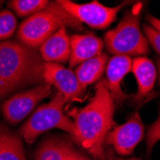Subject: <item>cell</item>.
<instances>
[{
	"label": "cell",
	"mask_w": 160,
	"mask_h": 160,
	"mask_svg": "<svg viewBox=\"0 0 160 160\" xmlns=\"http://www.w3.org/2000/svg\"><path fill=\"white\" fill-rule=\"evenodd\" d=\"M107 155H108V160H141L140 158L137 157H128V158H124L121 156H117L115 155L111 151H108L107 152Z\"/></svg>",
	"instance_id": "22"
},
{
	"label": "cell",
	"mask_w": 160,
	"mask_h": 160,
	"mask_svg": "<svg viewBox=\"0 0 160 160\" xmlns=\"http://www.w3.org/2000/svg\"><path fill=\"white\" fill-rule=\"evenodd\" d=\"M156 64H157V69L159 73V84H160V57H158L156 59Z\"/></svg>",
	"instance_id": "24"
},
{
	"label": "cell",
	"mask_w": 160,
	"mask_h": 160,
	"mask_svg": "<svg viewBox=\"0 0 160 160\" xmlns=\"http://www.w3.org/2000/svg\"><path fill=\"white\" fill-rule=\"evenodd\" d=\"M108 61V55L101 54L79 64L75 70V75L81 85L86 88L87 85L99 81L107 67Z\"/></svg>",
	"instance_id": "15"
},
{
	"label": "cell",
	"mask_w": 160,
	"mask_h": 160,
	"mask_svg": "<svg viewBox=\"0 0 160 160\" xmlns=\"http://www.w3.org/2000/svg\"><path fill=\"white\" fill-rule=\"evenodd\" d=\"M60 4L81 23L94 29L108 28L117 17V13L128 2L115 7H108L98 1L79 4L69 0H59Z\"/></svg>",
	"instance_id": "6"
},
{
	"label": "cell",
	"mask_w": 160,
	"mask_h": 160,
	"mask_svg": "<svg viewBox=\"0 0 160 160\" xmlns=\"http://www.w3.org/2000/svg\"><path fill=\"white\" fill-rule=\"evenodd\" d=\"M17 28V18L9 10L0 12V41L11 38Z\"/></svg>",
	"instance_id": "18"
},
{
	"label": "cell",
	"mask_w": 160,
	"mask_h": 160,
	"mask_svg": "<svg viewBox=\"0 0 160 160\" xmlns=\"http://www.w3.org/2000/svg\"><path fill=\"white\" fill-rule=\"evenodd\" d=\"M70 38L66 28H62L46 39L39 47L41 60L45 62L65 63L70 58Z\"/></svg>",
	"instance_id": "13"
},
{
	"label": "cell",
	"mask_w": 160,
	"mask_h": 160,
	"mask_svg": "<svg viewBox=\"0 0 160 160\" xmlns=\"http://www.w3.org/2000/svg\"><path fill=\"white\" fill-rule=\"evenodd\" d=\"M38 53L18 41L0 42V98L43 81Z\"/></svg>",
	"instance_id": "2"
},
{
	"label": "cell",
	"mask_w": 160,
	"mask_h": 160,
	"mask_svg": "<svg viewBox=\"0 0 160 160\" xmlns=\"http://www.w3.org/2000/svg\"><path fill=\"white\" fill-rule=\"evenodd\" d=\"M78 152L71 142L51 137L40 144L36 152L35 160H70Z\"/></svg>",
	"instance_id": "14"
},
{
	"label": "cell",
	"mask_w": 160,
	"mask_h": 160,
	"mask_svg": "<svg viewBox=\"0 0 160 160\" xmlns=\"http://www.w3.org/2000/svg\"><path fill=\"white\" fill-rule=\"evenodd\" d=\"M132 60L128 56H113L106 67L107 83L114 105H122L130 98L122 90V81L132 70Z\"/></svg>",
	"instance_id": "11"
},
{
	"label": "cell",
	"mask_w": 160,
	"mask_h": 160,
	"mask_svg": "<svg viewBox=\"0 0 160 160\" xmlns=\"http://www.w3.org/2000/svg\"><path fill=\"white\" fill-rule=\"evenodd\" d=\"M70 160H91V159H89L88 157H86V156H83L82 153L78 152L73 158L70 159Z\"/></svg>",
	"instance_id": "23"
},
{
	"label": "cell",
	"mask_w": 160,
	"mask_h": 160,
	"mask_svg": "<svg viewBox=\"0 0 160 160\" xmlns=\"http://www.w3.org/2000/svg\"><path fill=\"white\" fill-rule=\"evenodd\" d=\"M0 160H27L20 138L4 125L0 126Z\"/></svg>",
	"instance_id": "16"
},
{
	"label": "cell",
	"mask_w": 160,
	"mask_h": 160,
	"mask_svg": "<svg viewBox=\"0 0 160 160\" xmlns=\"http://www.w3.org/2000/svg\"><path fill=\"white\" fill-rule=\"evenodd\" d=\"M52 93V87L48 83H40L34 88L17 93L9 98L2 106L5 119L12 125L22 121L43 99Z\"/></svg>",
	"instance_id": "7"
},
{
	"label": "cell",
	"mask_w": 160,
	"mask_h": 160,
	"mask_svg": "<svg viewBox=\"0 0 160 160\" xmlns=\"http://www.w3.org/2000/svg\"><path fill=\"white\" fill-rule=\"evenodd\" d=\"M160 140V109L158 112L157 119L148 128L146 134V147H147V155L150 156L152 151L155 144Z\"/></svg>",
	"instance_id": "19"
},
{
	"label": "cell",
	"mask_w": 160,
	"mask_h": 160,
	"mask_svg": "<svg viewBox=\"0 0 160 160\" xmlns=\"http://www.w3.org/2000/svg\"><path fill=\"white\" fill-rule=\"evenodd\" d=\"M43 82L57 87L64 102H83L85 99V89L81 85L73 71L65 68L62 64L45 62L43 67Z\"/></svg>",
	"instance_id": "8"
},
{
	"label": "cell",
	"mask_w": 160,
	"mask_h": 160,
	"mask_svg": "<svg viewBox=\"0 0 160 160\" xmlns=\"http://www.w3.org/2000/svg\"><path fill=\"white\" fill-rule=\"evenodd\" d=\"M145 128L139 112H135L126 123L114 127L108 133L106 145L112 146L121 156L132 154L134 149L144 137Z\"/></svg>",
	"instance_id": "9"
},
{
	"label": "cell",
	"mask_w": 160,
	"mask_h": 160,
	"mask_svg": "<svg viewBox=\"0 0 160 160\" xmlns=\"http://www.w3.org/2000/svg\"><path fill=\"white\" fill-rule=\"evenodd\" d=\"M114 111L115 105L105 79L96 84L94 96L85 107L67 111L77 128L74 140L97 160H108L106 138L116 126Z\"/></svg>",
	"instance_id": "1"
},
{
	"label": "cell",
	"mask_w": 160,
	"mask_h": 160,
	"mask_svg": "<svg viewBox=\"0 0 160 160\" xmlns=\"http://www.w3.org/2000/svg\"><path fill=\"white\" fill-rule=\"evenodd\" d=\"M132 71L136 79L138 90L135 95H130L132 103L140 107L149 100L154 98L157 93L153 92L157 78V70L153 62L147 57H137L132 60Z\"/></svg>",
	"instance_id": "10"
},
{
	"label": "cell",
	"mask_w": 160,
	"mask_h": 160,
	"mask_svg": "<svg viewBox=\"0 0 160 160\" xmlns=\"http://www.w3.org/2000/svg\"><path fill=\"white\" fill-rule=\"evenodd\" d=\"M143 4H134L125 13L119 24L105 35L108 51L114 56L145 57L150 53L149 42L140 28Z\"/></svg>",
	"instance_id": "4"
},
{
	"label": "cell",
	"mask_w": 160,
	"mask_h": 160,
	"mask_svg": "<svg viewBox=\"0 0 160 160\" xmlns=\"http://www.w3.org/2000/svg\"><path fill=\"white\" fill-rule=\"evenodd\" d=\"M64 103L63 96L57 92L49 103L40 106L19 129L24 140L29 144L33 143L40 134L51 128L62 129L74 139L77 128L74 122L64 114Z\"/></svg>",
	"instance_id": "5"
},
{
	"label": "cell",
	"mask_w": 160,
	"mask_h": 160,
	"mask_svg": "<svg viewBox=\"0 0 160 160\" xmlns=\"http://www.w3.org/2000/svg\"><path fill=\"white\" fill-rule=\"evenodd\" d=\"M143 31L148 42L154 49V51L160 56V33H158L155 29H153L149 24L143 25Z\"/></svg>",
	"instance_id": "20"
},
{
	"label": "cell",
	"mask_w": 160,
	"mask_h": 160,
	"mask_svg": "<svg viewBox=\"0 0 160 160\" xmlns=\"http://www.w3.org/2000/svg\"><path fill=\"white\" fill-rule=\"evenodd\" d=\"M104 42L92 34L73 35L70 37V67H75L83 62L102 54Z\"/></svg>",
	"instance_id": "12"
},
{
	"label": "cell",
	"mask_w": 160,
	"mask_h": 160,
	"mask_svg": "<svg viewBox=\"0 0 160 160\" xmlns=\"http://www.w3.org/2000/svg\"><path fill=\"white\" fill-rule=\"evenodd\" d=\"M146 19L149 22V25H151L153 29H155L158 33H160V19L152 16L151 13L146 14Z\"/></svg>",
	"instance_id": "21"
},
{
	"label": "cell",
	"mask_w": 160,
	"mask_h": 160,
	"mask_svg": "<svg viewBox=\"0 0 160 160\" xmlns=\"http://www.w3.org/2000/svg\"><path fill=\"white\" fill-rule=\"evenodd\" d=\"M66 27L82 30V23L59 1H52L44 10L29 17L20 24L18 38L26 46L36 50L57 31Z\"/></svg>",
	"instance_id": "3"
},
{
	"label": "cell",
	"mask_w": 160,
	"mask_h": 160,
	"mask_svg": "<svg viewBox=\"0 0 160 160\" xmlns=\"http://www.w3.org/2000/svg\"><path fill=\"white\" fill-rule=\"evenodd\" d=\"M49 3L47 0H12L8 2V7L18 17H27L44 10Z\"/></svg>",
	"instance_id": "17"
}]
</instances>
